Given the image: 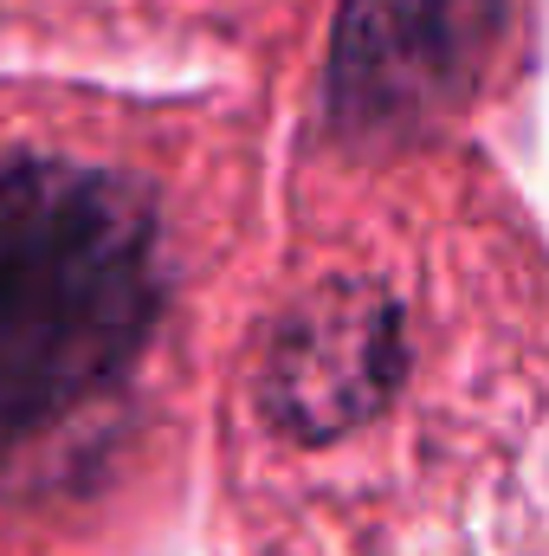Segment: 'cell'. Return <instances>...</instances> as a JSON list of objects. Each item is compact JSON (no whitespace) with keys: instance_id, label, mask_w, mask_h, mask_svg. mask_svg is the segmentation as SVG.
<instances>
[{"instance_id":"obj_2","label":"cell","mask_w":549,"mask_h":556,"mask_svg":"<svg viewBox=\"0 0 549 556\" xmlns=\"http://www.w3.org/2000/svg\"><path fill=\"white\" fill-rule=\"evenodd\" d=\"M498 0H349L336 98L356 124H401L446 104L491 46Z\"/></svg>"},{"instance_id":"obj_1","label":"cell","mask_w":549,"mask_h":556,"mask_svg":"<svg viewBox=\"0 0 549 556\" xmlns=\"http://www.w3.org/2000/svg\"><path fill=\"white\" fill-rule=\"evenodd\" d=\"M168 311V240L130 175L78 155L0 162V466L78 459Z\"/></svg>"}]
</instances>
